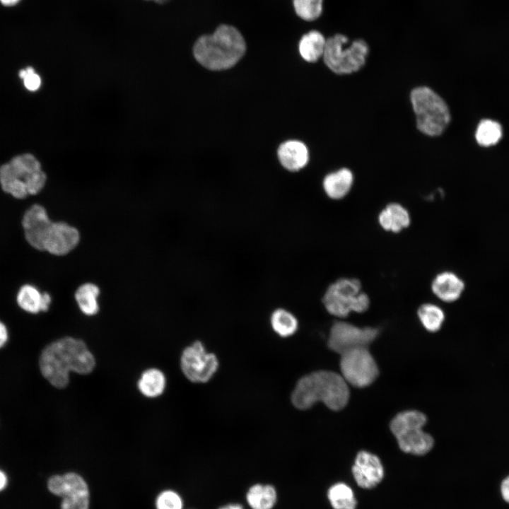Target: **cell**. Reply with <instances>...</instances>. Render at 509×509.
<instances>
[{
  "mask_svg": "<svg viewBox=\"0 0 509 509\" xmlns=\"http://www.w3.org/2000/svg\"><path fill=\"white\" fill-rule=\"evenodd\" d=\"M351 472L356 484L364 490L377 487L385 475L380 457L366 450H361L356 454Z\"/></svg>",
  "mask_w": 509,
  "mask_h": 509,
  "instance_id": "obj_11",
  "label": "cell"
},
{
  "mask_svg": "<svg viewBox=\"0 0 509 509\" xmlns=\"http://www.w3.org/2000/svg\"><path fill=\"white\" fill-rule=\"evenodd\" d=\"M218 509H244L243 506L239 503H229L227 505H221Z\"/></svg>",
  "mask_w": 509,
  "mask_h": 509,
  "instance_id": "obj_36",
  "label": "cell"
},
{
  "mask_svg": "<svg viewBox=\"0 0 509 509\" xmlns=\"http://www.w3.org/2000/svg\"><path fill=\"white\" fill-rule=\"evenodd\" d=\"M46 178V175L42 170L27 177L24 182L28 194L35 195L39 193L45 185Z\"/></svg>",
  "mask_w": 509,
  "mask_h": 509,
  "instance_id": "obj_31",
  "label": "cell"
},
{
  "mask_svg": "<svg viewBox=\"0 0 509 509\" xmlns=\"http://www.w3.org/2000/svg\"><path fill=\"white\" fill-rule=\"evenodd\" d=\"M293 2L296 14L304 21H315L322 13L323 0H293Z\"/></svg>",
  "mask_w": 509,
  "mask_h": 509,
  "instance_id": "obj_29",
  "label": "cell"
},
{
  "mask_svg": "<svg viewBox=\"0 0 509 509\" xmlns=\"http://www.w3.org/2000/svg\"><path fill=\"white\" fill-rule=\"evenodd\" d=\"M147 1H155V2L157 3V4H163V3L166 2V1H168V0H147Z\"/></svg>",
  "mask_w": 509,
  "mask_h": 509,
  "instance_id": "obj_38",
  "label": "cell"
},
{
  "mask_svg": "<svg viewBox=\"0 0 509 509\" xmlns=\"http://www.w3.org/2000/svg\"><path fill=\"white\" fill-rule=\"evenodd\" d=\"M8 339V332L6 326L0 322V349L3 347Z\"/></svg>",
  "mask_w": 509,
  "mask_h": 509,
  "instance_id": "obj_34",
  "label": "cell"
},
{
  "mask_svg": "<svg viewBox=\"0 0 509 509\" xmlns=\"http://www.w3.org/2000/svg\"><path fill=\"white\" fill-rule=\"evenodd\" d=\"M18 74L20 78L23 79L24 86L28 90L35 91L40 87V76L33 67L28 66L25 69H21Z\"/></svg>",
  "mask_w": 509,
  "mask_h": 509,
  "instance_id": "obj_32",
  "label": "cell"
},
{
  "mask_svg": "<svg viewBox=\"0 0 509 509\" xmlns=\"http://www.w3.org/2000/svg\"><path fill=\"white\" fill-rule=\"evenodd\" d=\"M278 498L276 489L269 484H255L246 493V501L251 509H273Z\"/></svg>",
  "mask_w": 509,
  "mask_h": 509,
  "instance_id": "obj_20",
  "label": "cell"
},
{
  "mask_svg": "<svg viewBox=\"0 0 509 509\" xmlns=\"http://www.w3.org/2000/svg\"><path fill=\"white\" fill-rule=\"evenodd\" d=\"M349 399L347 382L341 375L329 370H318L303 376L291 394L293 404L301 410L320 401L329 409L339 411L346 406Z\"/></svg>",
  "mask_w": 509,
  "mask_h": 509,
  "instance_id": "obj_2",
  "label": "cell"
},
{
  "mask_svg": "<svg viewBox=\"0 0 509 509\" xmlns=\"http://www.w3.org/2000/svg\"><path fill=\"white\" fill-rule=\"evenodd\" d=\"M352 183V172L347 168H342L324 178L323 189L329 198L340 199L349 193Z\"/></svg>",
  "mask_w": 509,
  "mask_h": 509,
  "instance_id": "obj_19",
  "label": "cell"
},
{
  "mask_svg": "<svg viewBox=\"0 0 509 509\" xmlns=\"http://www.w3.org/2000/svg\"><path fill=\"white\" fill-rule=\"evenodd\" d=\"M245 50L246 44L240 31L226 24L219 25L211 35L199 37L193 47L196 60L213 71L231 68L242 57Z\"/></svg>",
  "mask_w": 509,
  "mask_h": 509,
  "instance_id": "obj_3",
  "label": "cell"
},
{
  "mask_svg": "<svg viewBox=\"0 0 509 509\" xmlns=\"http://www.w3.org/2000/svg\"><path fill=\"white\" fill-rule=\"evenodd\" d=\"M17 303L23 310L36 314L48 310L51 303V296L47 293H42L35 287L26 284L19 290Z\"/></svg>",
  "mask_w": 509,
  "mask_h": 509,
  "instance_id": "obj_17",
  "label": "cell"
},
{
  "mask_svg": "<svg viewBox=\"0 0 509 509\" xmlns=\"http://www.w3.org/2000/svg\"><path fill=\"white\" fill-rule=\"evenodd\" d=\"M165 378L158 369L145 370L138 381V388L147 397H156L163 394L165 387Z\"/></svg>",
  "mask_w": 509,
  "mask_h": 509,
  "instance_id": "obj_23",
  "label": "cell"
},
{
  "mask_svg": "<svg viewBox=\"0 0 509 509\" xmlns=\"http://www.w3.org/2000/svg\"><path fill=\"white\" fill-rule=\"evenodd\" d=\"M99 294V288L92 283H83L78 288L75 293V299L83 314L92 316L98 312V297Z\"/></svg>",
  "mask_w": 509,
  "mask_h": 509,
  "instance_id": "obj_24",
  "label": "cell"
},
{
  "mask_svg": "<svg viewBox=\"0 0 509 509\" xmlns=\"http://www.w3.org/2000/svg\"><path fill=\"white\" fill-rule=\"evenodd\" d=\"M56 496L62 498L61 509H89L88 486L76 473L68 472L60 476Z\"/></svg>",
  "mask_w": 509,
  "mask_h": 509,
  "instance_id": "obj_12",
  "label": "cell"
},
{
  "mask_svg": "<svg viewBox=\"0 0 509 509\" xmlns=\"http://www.w3.org/2000/svg\"><path fill=\"white\" fill-rule=\"evenodd\" d=\"M181 369L186 378L193 382H206L218 368L216 355L208 353L203 344L197 341L182 351Z\"/></svg>",
  "mask_w": 509,
  "mask_h": 509,
  "instance_id": "obj_9",
  "label": "cell"
},
{
  "mask_svg": "<svg viewBox=\"0 0 509 509\" xmlns=\"http://www.w3.org/2000/svg\"><path fill=\"white\" fill-rule=\"evenodd\" d=\"M327 498L332 509H357L358 504L353 489L344 481L332 484L327 489Z\"/></svg>",
  "mask_w": 509,
  "mask_h": 509,
  "instance_id": "obj_21",
  "label": "cell"
},
{
  "mask_svg": "<svg viewBox=\"0 0 509 509\" xmlns=\"http://www.w3.org/2000/svg\"><path fill=\"white\" fill-rule=\"evenodd\" d=\"M278 157L281 165L290 171L304 168L309 158L306 146L301 141L291 140L280 145Z\"/></svg>",
  "mask_w": 509,
  "mask_h": 509,
  "instance_id": "obj_16",
  "label": "cell"
},
{
  "mask_svg": "<svg viewBox=\"0 0 509 509\" xmlns=\"http://www.w3.org/2000/svg\"><path fill=\"white\" fill-rule=\"evenodd\" d=\"M95 360L86 344L81 339L65 337L47 345L39 358L42 376L50 385L62 389L69 382V373H90Z\"/></svg>",
  "mask_w": 509,
  "mask_h": 509,
  "instance_id": "obj_1",
  "label": "cell"
},
{
  "mask_svg": "<svg viewBox=\"0 0 509 509\" xmlns=\"http://www.w3.org/2000/svg\"><path fill=\"white\" fill-rule=\"evenodd\" d=\"M503 135L501 124L491 119H484L478 125L476 131V140L483 146H490L497 144Z\"/></svg>",
  "mask_w": 509,
  "mask_h": 509,
  "instance_id": "obj_27",
  "label": "cell"
},
{
  "mask_svg": "<svg viewBox=\"0 0 509 509\" xmlns=\"http://www.w3.org/2000/svg\"><path fill=\"white\" fill-rule=\"evenodd\" d=\"M408 211L397 203L388 204L379 213L378 221L380 226L387 231L397 233L407 228L410 223Z\"/></svg>",
  "mask_w": 509,
  "mask_h": 509,
  "instance_id": "obj_18",
  "label": "cell"
},
{
  "mask_svg": "<svg viewBox=\"0 0 509 509\" xmlns=\"http://www.w3.org/2000/svg\"><path fill=\"white\" fill-rule=\"evenodd\" d=\"M501 490L503 498L509 503V476L503 481Z\"/></svg>",
  "mask_w": 509,
  "mask_h": 509,
  "instance_id": "obj_33",
  "label": "cell"
},
{
  "mask_svg": "<svg viewBox=\"0 0 509 509\" xmlns=\"http://www.w3.org/2000/svg\"><path fill=\"white\" fill-rule=\"evenodd\" d=\"M340 369L341 376L347 382L356 387H365L377 378L378 365L368 347H358L341 354Z\"/></svg>",
  "mask_w": 509,
  "mask_h": 509,
  "instance_id": "obj_8",
  "label": "cell"
},
{
  "mask_svg": "<svg viewBox=\"0 0 509 509\" xmlns=\"http://www.w3.org/2000/svg\"><path fill=\"white\" fill-rule=\"evenodd\" d=\"M327 311L336 317H345L351 312H363L370 300L361 291V283L354 278H341L331 283L322 297Z\"/></svg>",
  "mask_w": 509,
  "mask_h": 509,
  "instance_id": "obj_7",
  "label": "cell"
},
{
  "mask_svg": "<svg viewBox=\"0 0 509 509\" xmlns=\"http://www.w3.org/2000/svg\"><path fill=\"white\" fill-rule=\"evenodd\" d=\"M52 221L46 209L34 204L24 213L22 224L27 242L34 248L44 251L45 243Z\"/></svg>",
  "mask_w": 509,
  "mask_h": 509,
  "instance_id": "obj_13",
  "label": "cell"
},
{
  "mask_svg": "<svg viewBox=\"0 0 509 509\" xmlns=\"http://www.w3.org/2000/svg\"><path fill=\"white\" fill-rule=\"evenodd\" d=\"M8 484V478L6 473L0 469V492L4 491Z\"/></svg>",
  "mask_w": 509,
  "mask_h": 509,
  "instance_id": "obj_35",
  "label": "cell"
},
{
  "mask_svg": "<svg viewBox=\"0 0 509 509\" xmlns=\"http://www.w3.org/2000/svg\"><path fill=\"white\" fill-rule=\"evenodd\" d=\"M9 163L17 178L23 182L29 175L42 170L40 162L30 153L15 156Z\"/></svg>",
  "mask_w": 509,
  "mask_h": 509,
  "instance_id": "obj_28",
  "label": "cell"
},
{
  "mask_svg": "<svg viewBox=\"0 0 509 509\" xmlns=\"http://www.w3.org/2000/svg\"><path fill=\"white\" fill-rule=\"evenodd\" d=\"M79 240L80 234L76 228L64 222H52L44 251L54 255H64L72 251Z\"/></svg>",
  "mask_w": 509,
  "mask_h": 509,
  "instance_id": "obj_14",
  "label": "cell"
},
{
  "mask_svg": "<svg viewBox=\"0 0 509 509\" xmlns=\"http://www.w3.org/2000/svg\"><path fill=\"white\" fill-rule=\"evenodd\" d=\"M21 0H0L1 3L6 6H13L16 5Z\"/></svg>",
  "mask_w": 509,
  "mask_h": 509,
  "instance_id": "obj_37",
  "label": "cell"
},
{
  "mask_svg": "<svg viewBox=\"0 0 509 509\" xmlns=\"http://www.w3.org/2000/svg\"><path fill=\"white\" fill-rule=\"evenodd\" d=\"M410 98L419 130L431 136L441 134L450 121V111L443 99L424 86L413 89Z\"/></svg>",
  "mask_w": 509,
  "mask_h": 509,
  "instance_id": "obj_4",
  "label": "cell"
},
{
  "mask_svg": "<svg viewBox=\"0 0 509 509\" xmlns=\"http://www.w3.org/2000/svg\"><path fill=\"white\" fill-rule=\"evenodd\" d=\"M431 289L440 300L452 303L460 298L464 290V283L455 273L443 271L434 278Z\"/></svg>",
  "mask_w": 509,
  "mask_h": 509,
  "instance_id": "obj_15",
  "label": "cell"
},
{
  "mask_svg": "<svg viewBox=\"0 0 509 509\" xmlns=\"http://www.w3.org/2000/svg\"><path fill=\"white\" fill-rule=\"evenodd\" d=\"M378 334V329L373 327H359L346 322H335L329 332V348L341 354L346 351L368 346Z\"/></svg>",
  "mask_w": 509,
  "mask_h": 509,
  "instance_id": "obj_10",
  "label": "cell"
},
{
  "mask_svg": "<svg viewBox=\"0 0 509 509\" xmlns=\"http://www.w3.org/2000/svg\"><path fill=\"white\" fill-rule=\"evenodd\" d=\"M270 323L273 330L281 337L294 334L298 328L296 317L284 308H277L272 312Z\"/></svg>",
  "mask_w": 509,
  "mask_h": 509,
  "instance_id": "obj_25",
  "label": "cell"
},
{
  "mask_svg": "<svg viewBox=\"0 0 509 509\" xmlns=\"http://www.w3.org/2000/svg\"><path fill=\"white\" fill-rule=\"evenodd\" d=\"M369 52L367 42L357 39L349 44L343 34H336L327 40L323 59L327 66L338 74H348L360 70Z\"/></svg>",
  "mask_w": 509,
  "mask_h": 509,
  "instance_id": "obj_6",
  "label": "cell"
},
{
  "mask_svg": "<svg viewBox=\"0 0 509 509\" xmlns=\"http://www.w3.org/2000/svg\"><path fill=\"white\" fill-rule=\"evenodd\" d=\"M417 313L424 328L431 332L438 331L445 320L443 310L439 306L432 303L421 305L419 308Z\"/></svg>",
  "mask_w": 509,
  "mask_h": 509,
  "instance_id": "obj_26",
  "label": "cell"
},
{
  "mask_svg": "<svg viewBox=\"0 0 509 509\" xmlns=\"http://www.w3.org/2000/svg\"><path fill=\"white\" fill-rule=\"evenodd\" d=\"M426 423V416L415 410L402 411L394 416L390 429L402 451L421 456L431 450L434 440L422 429Z\"/></svg>",
  "mask_w": 509,
  "mask_h": 509,
  "instance_id": "obj_5",
  "label": "cell"
},
{
  "mask_svg": "<svg viewBox=\"0 0 509 509\" xmlns=\"http://www.w3.org/2000/svg\"><path fill=\"white\" fill-rule=\"evenodd\" d=\"M327 40L317 30H311L303 35L298 49L302 58L308 62H315L323 56Z\"/></svg>",
  "mask_w": 509,
  "mask_h": 509,
  "instance_id": "obj_22",
  "label": "cell"
},
{
  "mask_svg": "<svg viewBox=\"0 0 509 509\" xmlns=\"http://www.w3.org/2000/svg\"><path fill=\"white\" fill-rule=\"evenodd\" d=\"M156 506V509H182L183 502L177 493L168 490L158 495Z\"/></svg>",
  "mask_w": 509,
  "mask_h": 509,
  "instance_id": "obj_30",
  "label": "cell"
}]
</instances>
